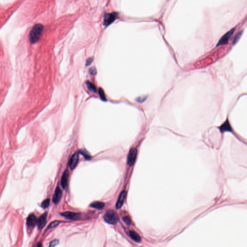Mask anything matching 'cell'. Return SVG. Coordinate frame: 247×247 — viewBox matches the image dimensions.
<instances>
[{"label":"cell","mask_w":247,"mask_h":247,"mask_svg":"<svg viewBox=\"0 0 247 247\" xmlns=\"http://www.w3.org/2000/svg\"><path fill=\"white\" fill-rule=\"evenodd\" d=\"M130 235L131 238L135 241L136 242H139L141 241V238L139 235V234L136 233V232L130 231Z\"/></svg>","instance_id":"14"},{"label":"cell","mask_w":247,"mask_h":247,"mask_svg":"<svg viewBox=\"0 0 247 247\" xmlns=\"http://www.w3.org/2000/svg\"><path fill=\"white\" fill-rule=\"evenodd\" d=\"M59 223H60V222L59 221H55L53 222H51V224L49 225V226L47 227V230L52 229V228L56 227L58 226Z\"/></svg>","instance_id":"17"},{"label":"cell","mask_w":247,"mask_h":247,"mask_svg":"<svg viewBox=\"0 0 247 247\" xmlns=\"http://www.w3.org/2000/svg\"><path fill=\"white\" fill-rule=\"evenodd\" d=\"M80 153L81 154H82L83 156H84V157L86 159L89 160L91 159V157L90 156V155H89L88 154V152H86V151H80Z\"/></svg>","instance_id":"19"},{"label":"cell","mask_w":247,"mask_h":247,"mask_svg":"<svg viewBox=\"0 0 247 247\" xmlns=\"http://www.w3.org/2000/svg\"><path fill=\"white\" fill-rule=\"evenodd\" d=\"M219 130H220V131L222 133L227 132V131L231 132L232 130V127L231 126H230V123H229V121H228V119H227L225 121V123L220 127Z\"/></svg>","instance_id":"13"},{"label":"cell","mask_w":247,"mask_h":247,"mask_svg":"<svg viewBox=\"0 0 247 247\" xmlns=\"http://www.w3.org/2000/svg\"><path fill=\"white\" fill-rule=\"evenodd\" d=\"M59 241L58 240L55 239V240H54L52 242H51V243L50 244L49 246L50 247H54V246H56L59 244Z\"/></svg>","instance_id":"24"},{"label":"cell","mask_w":247,"mask_h":247,"mask_svg":"<svg viewBox=\"0 0 247 247\" xmlns=\"http://www.w3.org/2000/svg\"><path fill=\"white\" fill-rule=\"evenodd\" d=\"M104 203L101 202H94L90 204V206L92 208H95L97 209H102L104 207Z\"/></svg>","instance_id":"15"},{"label":"cell","mask_w":247,"mask_h":247,"mask_svg":"<svg viewBox=\"0 0 247 247\" xmlns=\"http://www.w3.org/2000/svg\"><path fill=\"white\" fill-rule=\"evenodd\" d=\"M79 160L78 153H75L73 154L71 157L69 165L70 167L72 170H73L76 167V166L78 164Z\"/></svg>","instance_id":"6"},{"label":"cell","mask_w":247,"mask_h":247,"mask_svg":"<svg viewBox=\"0 0 247 247\" xmlns=\"http://www.w3.org/2000/svg\"><path fill=\"white\" fill-rule=\"evenodd\" d=\"M43 27L41 24H36L29 33V39L30 43L34 44L40 39L43 32Z\"/></svg>","instance_id":"1"},{"label":"cell","mask_w":247,"mask_h":247,"mask_svg":"<svg viewBox=\"0 0 247 247\" xmlns=\"http://www.w3.org/2000/svg\"><path fill=\"white\" fill-rule=\"evenodd\" d=\"M37 221L38 220L35 216L33 214H31L28 218L27 224L29 227H33L37 224Z\"/></svg>","instance_id":"11"},{"label":"cell","mask_w":247,"mask_h":247,"mask_svg":"<svg viewBox=\"0 0 247 247\" xmlns=\"http://www.w3.org/2000/svg\"><path fill=\"white\" fill-rule=\"evenodd\" d=\"M104 219L106 222L111 225H115L118 221V216L112 211L107 212L104 216Z\"/></svg>","instance_id":"2"},{"label":"cell","mask_w":247,"mask_h":247,"mask_svg":"<svg viewBox=\"0 0 247 247\" xmlns=\"http://www.w3.org/2000/svg\"><path fill=\"white\" fill-rule=\"evenodd\" d=\"M147 97H145V96L139 97V98H138L137 99V101L138 102H140V103H143L144 101H145Z\"/></svg>","instance_id":"25"},{"label":"cell","mask_w":247,"mask_h":247,"mask_svg":"<svg viewBox=\"0 0 247 247\" xmlns=\"http://www.w3.org/2000/svg\"><path fill=\"white\" fill-rule=\"evenodd\" d=\"M123 221L126 223L127 225H130L131 224V220L129 217L127 216H125L123 218Z\"/></svg>","instance_id":"23"},{"label":"cell","mask_w":247,"mask_h":247,"mask_svg":"<svg viewBox=\"0 0 247 247\" xmlns=\"http://www.w3.org/2000/svg\"><path fill=\"white\" fill-rule=\"evenodd\" d=\"M47 212H45L40 217L39 220L37 221V225H38V228L41 229L45 226L46 222V219H47Z\"/></svg>","instance_id":"9"},{"label":"cell","mask_w":247,"mask_h":247,"mask_svg":"<svg viewBox=\"0 0 247 247\" xmlns=\"http://www.w3.org/2000/svg\"><path fill=\"white\" fill-rule=\"evenodd\" d=\"M50 204V199H46V200H44L43 202H42V208L43 209H46L47 207H49Z\"/></svg>","instance_id":"18"},{"label":"cell","mask_w":247,"mask_h":247,"mask_svg":"<svg viewBox=\"0 0 247 247\" xmlns=\"http://www.w3.org/2000/svg\"><path fill=\"white\" fill-rule=\"evenodd\" d=\"M137 150L136 148H132L130 149L128 153L127 163V165L130 167H132L135 163L137 156Z\"/></svg>","instance_id":"3"},{"label":"cell","mask_w":247,"mask_h":247,"mask_svg":"<svg viewBox=\"0 0 247 247\" xmlns=\"http://www.w3.org/2000/svg\"><path fill=\"white\" fill-rule=\"evenodd\" d=\"M235 30V28H233L228 33H225L219 41L218 43H217V46H222V45H225L227 43L228 40H229L231 36L234 33Z\"/></svg>","instance_id":"5"},{"label":"cell","mask_w":247,"mask_h":247,"mask_svg":"<svg viewBox=\"0 0 247 247\" xmlns=\"http://www.w3.org/2000/svg\"><path fill=\"white\" fill-rule=\"evenodd\" d=\"M62 191L59 187H56L55 190L53 197V201L55 204H58V203L60 201V199L62 198Z\"/></svg>","instance_id":"8"},{"label":"cell","mask_w":247,"mask_h":247,"mask_svg":"<svg viewBox=\"0 0 247 247\" xmlns=\"http://www.w3.org/2000/svg\"><path fill=\"white\" fill-rule=\"evenodd\" d=\"M97 70L95 67H92L89 69V73L92 75H95L97 74Z\"/></svg>","instance_id":"22"},{"label":"cell","mask_w":247,"mask_h":247,"mask_svg":"<svg viewBox=\"0 0 247 247\" xmlns=\"http://www.w3.org/2000/svg\"><path fill=\"white\" fill-rule=\"evenodd\" d=\"M126 196H127V192L126 191H123L121 193L120 195L119 196V198L118 199L117 205H116V208L117 209H120L122 206H123L125 199L126 198Z\"/></svg>","instance_id":"10"},{"label":"cell","mask_w":247,"mask_h":247,"mask_svg":"<svg viewBox=\"0 0 247 247\" xmlns=\"http://www.w3.org/2000/svg\"><path fill=\"white\" fill-rule=\"evenodd\" d=\"M117 17V14L115 13L107 14H105L104 17V25L106 26L110 25L116 20Z\"/></svg>","instance_id":"4"},{"label":"cell","mask_w":247,"mask_h":247,"mask_svg":"<svg viewBox=\"0 0 247 247\" xmlns=\"http://www.w3.org/2000/svg\"><path fill=\"white\" fill-rule=\"evenodd\" d=\"M93 57H91V58H89V59H88L87 60H86V65L87 66H89L90 65V64H91L92 62H93Z\"/></svg>","instance_id":"26"},{"label":"cell","mask_w":247,"mask_h":247,"mask_svg":"<svg viewBox=\"0 0 247 247\" xmlns=\"http://www.w3.org/2000/svg\"><path fill=\"white\" fill-rule=\"evenodd\" d=\"M99 95H100V97H101V99L102 101H106V99L105 95L104 92V90L102 88H99Z\"/></svg>","instance_id":"20"},{"label":"cell","mask_w":247,"mask_h":247,"mask_svg":"<svg viewBox=\"0 0 247 247\" xmlns=\"http://www.w3.org/2000/svg\"><path fill=\"white\" fill-rule=\"evenodd\" d=\"M86 85L88 86V88L90 91L94 92H97V89H96L95 85L94 84H92V83L90 82L89 81H87L86 83Z\"/></svg>","instance_id":"16"},{"label":"cell","mask_w":247,"mask_h":247,"mask_svg":"<svg viewBox=\"0 0 247 247\" xmlns=\"http://www.w3.org/2000/svg\"><path fill=\"white\" fill-rule=\"evenodd\" d=\"M62 215L66 218L70 220H76L80 217V214L73 212H65L62 213Z\"/></svg>","instance_id":"7"},{"label":"cell","mask_w":247,"mask_h":247,"mask_svg":"<svg viewBox=\"0 0 247 247\" xmlns=\"http://www.w3.org/2000/svg\"><path fill=\"white\" fill-rule=\"evenodd\" d=\"M69 178V172L68 170H65L63 173L61 180V185L63 188H65L68 184V180Z\"/></svg>","instance_id":"12"},{"label":"cell","mask_w":247,"mask_h":247,"mask_svg":"<svg viewBox=\"0 0 247 247\" xmlns=\"http://www.w3.org/2000/svg\"><path fill=\"white\" fill-rule=\"evenodd\" d=\"M242 32H240V33H238L236 35V36H235V38H234V40H233V44H235V43H236L238 41L239 38H240L241 36L242 35Z\"/></svg>","instance_id":"21"}]
</instances>
